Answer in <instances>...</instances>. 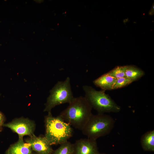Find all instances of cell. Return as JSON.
Segmentation results:
<instances>
[{
	"label": "cell",
	"mask_w": 154,
	"mask_h": 154,
	"mask_svg": "<svg viewBox=\"0 0 154 154\" xmlns=\"http://www.w3.org/2000/svg\"><path fill=\"white\" fill-rule=\"evenodd\" d=\"M44 136L51 145L61 144L72 137L73 130L72 126L66 122L59 116H52L48 113L45 117Z\"/></svg>",
	"instance_id": "2"
},
{
	"label": "cell",
	"mask_w": 154,
	"mask_h": 154,
	"mask_svg": "<svg viewBox=\"0 0 154 154\" xmlns=\"http://www.w3.org/2000/svg\"><path fill=\"white\" fill-rule=\"evenodd\" d=\"M74 154H98L99 152L96 140L82 138L73 144Z\"/></svg>",
	"instance_id": "8"
},
{
	"label": "cell",
	"mask_w": 154,
	"mask_h": 154,
	"mask_svg": "<svg viewBox=\"0 0 154 154\" xmlns=\"http://www.w3.org/2000/svg\"><path fill=\"white\" fill-rule=\"evenodd\" d=\"M52 154H74L73 144L67 141L60 144Z\"/></svg>",
	"instance_id": "13"
},
{
	"label": "cell",
	"mask_w": 154,
	"mask_h": 154,
	"mask_svg": "<svg viewBox=\"0 0 154 154\" xmlns=\"http://www.w3.org/2000/svg\"><path fill=\"white\" fill-rule=\"evenodd\" d=\"M71 90L70 79L68 77L64 81H58L50 91L44 111L51 112L56 106L70 103L74 98Z\"/></svg>",
	"instance_id": "5"
},
{
	"label": "cell",
	"mask_w": 154,
	"mask_h": 154,
	"mask_svg": "<svg viewBox=\"0 0 154 154\" xmlns=\"http://www.w3.org/2000/svg\"><path fill=\"white\" fill-rule=\"evenodd\" d=\"M33 151L38 154H52L54 151L44 136L34 135L25 139Z\"/></svg>",
	"instance_id": "7"
},
{
	"label": "cell",
	"mask_w": 154,
	"mask_h": 154,
	"mask_svg": "<svg viewBox=\"0 0 154 154\" xmlns=\"http://www.w3.org/2000/svg\"><path fill=\"white\" fill-rule=\"evenodd\" d=\"M115 120L105 114H93L81 130L88 138L96 140L109 134L114 128Z\"/></svg>",
	"instance_id": "3"
},
{
	"label": "cell",
	"mask_w": 154,
	"mask_h": 154,
	"mask_svg": "<svg viewBox=\"0 0 154 154\" xmlns=\"http://www.w3.org/2000/svg\"><path fill=\"white\" fill-rule=\"evenodd\" d=\"M126 68V66H117L106 74L116 79L125 77Z\"/></svg>",
	"instance_id": "14"
},
{
	"label": "cell",
	"mask_w": 154,
	"mask_h": 154,
	"mask_svg": "<svg viewBox=\"0 0 154 154\" xmlns=\"http://www.w3.org/2000/svg\"><path fill=\"white\" fill-rule=\"evenodd\" d=\"M92 109L84 97H74L59 115L71 126L81 130L92 115Z\"/></svg>",
	"instance_id": "1"
},
{
	"label": "cell",
	"mask_w": 154,
	"mask_h": 154,
	"mask_svg": "<svg viewBox=\"0 0 154 154\" xmlns=\"http://www.w3.org/2000/svg\"><path fill=\"white\" fill-rule=\"evenodd\" d=\"M83 89L85 93L84 97L92 108L98 113H118L120 111V107L106 94L105 90L98 91L87 85L83 86Z\"/></svg>",
	"instance_id": "4"
},
{
	"label": "cell",
	"mask_w": 154,
	"mask_h": 154,
	"mask_svg": "<svg viewBox=\"0 0 154 154\" xmlns=\"http://www.w3.org/2000/svg\"><path fill=\"white\" fill-rule=\"evenodd\" d=\"M133 81L125 77L117 79L113 86L112 90L120 88L129 84Z\"/></svg>",
	"instance_id": "15"
},
{
	"label": "cell",
	"mask_w": 154,
	"mask_h": 154,
	"mask_svg": "<svg viewBox=\"0 0 154 154\" xmlns=\"http://www.w3.org/2000/svg\"><path fill=\"white\" fill-rule=\"evenodd\" d=\"M30 145L24 141L23 138L19 137L18 140L11 145L5 151V154H32Z\"/></svg>",
	"instance_id": "9"
},
{
	"label": "cell",
	"mask_w": 154,
	"mask_h": 154,
	"mask_svg": "<svg viewBox=\"0 0 154 154\" xmlns=\"http://www.w3.org/2000/svg\"><path fill=\"white\" fill-rule=\"evenodd\" d=\"M117 79L108 75L106 73L103 74L93 81L94 84L102 90H112L113 87Z\"/></svg>",
	"instance_id": "10"
},
{
	"label": "cell",
	"mask_w": 154,
	"mask_h": 154,
	"mask_svg": "<svg viewBox=\"0 0 154 154\" xmlns=\"http://www.w3.org/2000/svg\"><path fill=\"white\" fill-rule=\"evenodd\" d=\"M3 126L8 128L17 133L19 137L23 138L25 135L30 137L34 135L36 125L34 121L28 118L21 117L4 123Z\"/></svg>",
	"instance_id": "6"
},
{
	"label": "cell",
	"mask_w": 154,
	"mask_h": 154,
	"mask_svg": "<svg viewBox=\"0 0 154 154\" xmlns=\"http://www.w3.org/2000/svg\"><path fill=\"white\" fill-rule=\"evenodd\" d=\"M5 121V118L3 115L0 112V127L3 126Z\"/></svg>",
	"instance_id": "16"
},
{
	"label": "cell",
	"mask_w": 154,
	"mask_h": 154,
	"mask_svg": "<svg viewBox=\"0 0 154 154\" xmlns=\"http://www.w3.org/2000/svg\"><path fill=\"white\" fill-rule=\"evenodd\" d=\"M32 154H37V153L35 152V153H33Z\"/></svg>",
	"instance_id": "18"
},
{
	"label": "cell",
	"mask_w": 154,
	"mask_h": 154,
	"mask_svg": "<svg viewBox=\"0 0 154 154\" xmlns=\"http://www.w3.org/2000/svg\"><path fill=\"white\" fill-rule=\"evenodd\" d=\"M144 72L141 69L133 65H127L125 72V77L134 82L143 76Z\"/></svg>",
	"instance_id": "12"
},
{
	"label": "cell",
	"mask_w": 154,
	"mask_h": 154,
	"mask_svg": "<svg viewBox=\"0 0 154 154\" xmlns=\"http://www.w3.org/2000/svg\"><path fill=\"white\" fill-rule=\"evenodd\" d=\"M98 154H106L104 153H99Z\"/></svg>",
	"instance_id": "17"
},
{
	"label": "cell",
	"mask_w": 154,
	"mask_h": 154,
	"mask_svg": "<svg viewBox=\"0 0 154 154\" xmlns=\"http://www.w3.org/2000/svg\"><path fill=\"white\" fill-rule=\"evenodd\" d=\"M141 147L145 151H154V130L147 131L141 137L140 140Z\"/></svg>",
	"instance_id": "11"
}]
</instances>
